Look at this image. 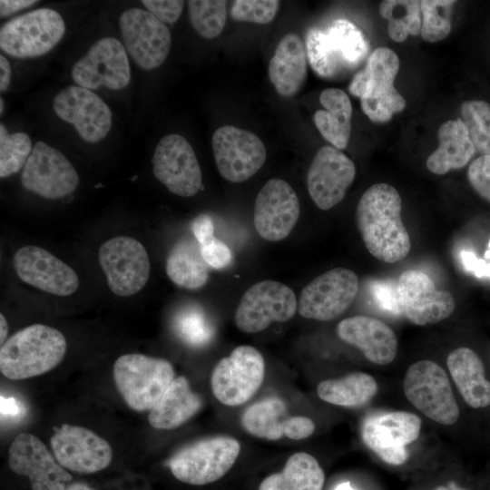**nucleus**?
Listing matches in <instances>:
<instances>
[{
	"label": "nucleus",
	"mask_w": 490,
	"mask_h": 490,
	"mask_svg": "<svg viewBox=\"0 0 490 490\" xmlns=\"http://www.w3.org/2000/svg\"><path fill=\"white\" fill-rule=\"evenodd\" d=\"M401 211L400 194L387 183L368 188L357 205V226L363 242L373 257L386 263L402 260L411 250Z\"/></svg>",
	"instance_id": "f257e3e1"
},
{
	"label": "nucleus",
	"mask_w": 490,
	"mask_h": 490,
	"mask_svg": "<svg viewBox=\"0 0 490 490\" xmlns=\"http://www.w3.org/2000/svg\"><path fill=\"white\" fill-rule=\"evenodd\" d=\"M66 339L58 329L44 324L28 326L1 345L0 371L11 380L43 375L64 358Z\"/></svg>",
	"instance_id": "f03ea898"
},
{
	"label": "nucleus",
	"mask_w": 490,
	"mask_h": 490,
	"mask_svg": "<svg viewBox=\"0 0 490 490\" xmlns=\"http://www.w3.org/2000/svg\"><path fill=\"white\" fill-rule=\"evenodd\" d=\"M399 64V58L393 50L378 47L349 83V93L360 99L362 111L374 122L389 121L407 105L405 98L394 86Z\"/></svg>",
	"instance_id": "7ed1b4c3"
},
{
	"label": "nucleus",
	"mask_w": 490,
	"mask_h": 490,
	"mask_svg": "<svg viewBox=\"0 0 490 490\" xmlns=\"http://www.w3.org/2000/svg\"><path fill=\"white\" fill-rule=\"evenodd\" d=\"M113 373L119 393L135 411H150L176 377L168 360L138 353L119 357Z\"/></svg>",
	"instance_id": "20e7f679"
},
{
	"label": "nucleus",
	"mask_w": 490,
	"mask_h": 490,
	"mask_svg": "<svg viewBox=\"0 0 490 490\" xmlns=\"http://www.w3.org/2000/svg\"><path fill=\"white\" fill-rule=\"evenodd\" d=\"M240 452L239 441L218 436L206 437L178 450L168 466L179 481L204 485L220 479L234 465Z\"/></svg>",
	"instance_id": "39448f33"
},
{
	"label": "nucleus",
	"mask_w": 490,
	"mask_h": 490,
	"mask_svg": "<svg viewBox=\"0 0 490 490\" xmlns=\"http://www.w3.org/2000/svg\"><path fill=\"white\" fill-rule=\"evenodd\" d=\"M403 387L408 401L431 420L449 426L458 419L459 407L447 374L435 361L424 359L412 364Z\"/></svg>",
	"instance_id": "423d86ee"
},
{
	"label": "nucleus",
	"mask_w": 490,
	"mask_h": 490,
	"mask_svg": "<svg viewBox=\"0 0 490 490\" xmlns=\"http://www.w3.org/2000/svg\"><path fill=\"white\" fill-rule=\"evenodd\" d=\"M65 24L55 10L41 8L16 16L0 29V47L15 58H32L51 51L63 38Z\"/></svg>",
	"instance_id": "0eeeda50"
},
{
	"label": "nucleus",
	"mask_w": 490,
	"mask_h": 490,
	"mask_svg": "<svg viewBox=\"0 0 490 490\" xmlns=\"http://www.w3.org/2000/svg\"><path fill=\"white\" fill-rule=\"evenodd\" d=\"M265 375V361L252 346L235 348L214 367L211 386L214 397L223 405L240 406L260 387Z\"/></svg>",
	"instance_id": "6e6552de"
},
{
	"label": "nucleus",
	"mask_w": 490,
	"mask_h": 490,
	"mask_svg": "<svg viewBox=\"0 0 490 490\" xmlns=\"http://www.w3.org/2000/svg\"><path fill=\"white\" fill-rule=\"evenodd\" d=\"M298 309L293 290L276 280H262L250 287L242 295L236 309L234 320L245 333H256L271 322H286Z\"/></svg>",
	"instance_id": "1a4fd4ad"
},
{
	"label": "nucleus",
	"mask_w": 490,
	"mask_h": 490,
	"mask_svg": "<svg viewBox=\"0 0 490 490\" xmlns=\"http://www.w3.org/2000/svg\"><path fill=\"white\" fill-rule=\"evenodd\" d=\"M98 259L110 289L118 296L139 292L149 279L147 250L132 237L117 236L106 240L99 249Z\"/></svg>",
	"instance_id": "9d476101"
},
{
	"label": "nucleus",
	"mask_w": 490,
	"mask_h": 490,
	"mask_svg": "<svg viewBox=\"0 0 490 490\" xmlns=\"http://www.w3.org/2000/svg\"><path fill=\"white\" fill-rule=\"evenodd\" d=\"M358 290L357 274L346 268H335L315 278L300 292V316L329 321L342 315L354 301Z\"/></svg>",
	"instance_id": "9b49d317"
},
{
	"label": "nucleus",
	"mask_w": 490,
	"mask_h": 490,
	"mask_svg": "<svg viewBox=\"0 0 490 490\" xmlns=\"http://www.w3.org/2000/svg\"><path fill=\"white\" fill-rule=\"evenodd\" d=\"M124 47L143 70L162 65L169 55L172 35L167 25L147 10L130 8L119 17Z\"/></svg>",
	"instance_id": "f8f14e48"
},
{
	"label": "nucleus",
	"mask_w": 490,
	"mask_h": 490,
	"mask_svg": "<svg viewBox=\"0 0 490 490\" xmlns=\"http://www.w3.org/2000/svg\"><path fill=\"white\" fill-rule=\"evenodd\" d=\"M211 144L220 174L231 182L251 178L266 161L262 141L255 133L233 125L219 127Z\"/></svg>",
	"instance_id": "ddd939ff"
},
{
	"label": "nucleus",
	"mask_w": 490,
	"mask_h": 490,
	"mask_svg": "<svg viewBox=\"0 0 490 490\" xmlns=\"http://www.w3.org/2000/svg\"><path fill=\"white\" fill-rule=\"evenodd\" d=\"M71 76L76 85L88 90L102 86L121 90L131 80V68L125 47L113 37L95 42L72 67Z\"/></svg>",
	"instance_id": "4468645a"
},
{
	"label": "nucleus",
	"mask_w": 490,
	"mask_h": 490,
	"mask_svg": "<svg viewBox=\"0 0 490 490\" xmlns=\"http://www.w3.org/2000/svg\"><path fill=\"white\" fill-rule=\"evenodd\" d=\"M418 416L392 411L368 416L362 424L364 444L387 464L399 466L407 459L406 446L416 441L421 431Z\"/></svg>",
	"instance_id": "2eb2a0df"
},
{
	"label": "nucleus",
	"mask_w": 490,
	"mask_h": 490,
	"mask_svg": "<svg viewBox=\"0 0 490 490\" xmlns=\"http://www.w3.org/2000/svg\"><path fill=\"white\" fill-rule=\"evenodd\" d=\"M50 444L56 460L69 472L94 474L107 468L113 459L110 444L80 426L63 424L56 427Z\"/></svg>",
	"instance_id": "dca6fc26"
},
{
	"label": "nucleus",
	"mask_w": 490,
	"mask_h": 490,
	"mask_svg": "<svg viewBox=\"0 0 490 490\" xmlns=\"http://www.w3.org/2000/svg\"><path fill=\"white\" fill-rule=\"evenodd\" d=\"M8 466L26 476L31 490H64L73 475L56 460L53 452L35 436L20 433L8 450Z\"/></svg>",
	"instance_id": "f3484780"
},
{
	"label": "nucleus",
	"mask_w": 490,
	"mask_h": 490,
	"mask_svg": "<svg viewBox=\"0 0 490 490\" xmlns=\"http://www.w3.org/2000/svg\"><path fill=\"white\" fill-rule=\"evenodd\" d=\"M152 172L172 193L194 196L201 188V171L195 152L181 135L171 133L157 143L152 157Z\"/></svg>",
	"instance_id": "a211bd4d"
},
{
	"label": "nucleus",
	"mask_w": 490,
	"mask_h": 490,
	"mask_svg": "<svg viewBox=\"0 0 490 490\" xmlns=\"http://www.w3.org/2000/svg\"><path fill=\"white\" fill-rule=\"evenodd\" d=\"M21 183L29 191L54 200L71 194L78 186L79 176L61 152L39 141L24 166Z\"/></svg>",
	"instance_id": "6ab92c4d"
},
{
	"label": "nucleus",
	"mask_w": 490,
	"mask_h": 490,
	"mask_svg": "<svg viewBox=\"0 0 490 490\" xmlns=\"http://www.w3.org/2000/svg\"><path fill=\"white\" fill-rule=\"evenodd\" d=\"M397 294L401 312L418 326L442 321L456 308L452 293L437 289L432 279L417 270H406L399 276Z\"/></svg>",
	"instance_id": "aec40b11"
},
{
	"label": "nucleus",
	"mask_w": 490,
	"mask_h": 490,
	"mask_svg": "<svg viewBox=\"0 0 490 490\" xmlns=\"http://www.w3.org/2000/svg\"><path fill=\"white\" fill-rule=\"evenodd\" d=\"M53 108L64 122L74 125L87 142L103 140L112 126L113 115L109 106L93 91L78 85H69L59 91Z\"/></svg>",
	"instance_id": "412c9836"
},
{
	"label": "nucleus",
	"mask_w": 490,
	"mask_h": 490,
	"mask_svg": "<svg viewBox=\"0 0 490 490\" xmlns=\"http://www.w3.org/2000/svg\"><path fill=\"white\" fill-rule=\"evenodd\" d=\"M299 213V198L292 187L284 180L272 178L256 197L254 227L264 240L279 241L289 235Z\"/></svg>",
	"instance_id": "4be33fe9"
},
{
	"label": "nucleus",
	"mask_w": 490,
	"mask_h": 490,
	"mask_svg": "<svg viewBox=\"0 0 490 490\" xmlns=\"http://www.w3.org/2000/svg\"><path fill=\"white\" fill-rule=\"evenodd\" d=\"M354 162L334 146H324L315 154L307 175L308 191L314 203L328 211L339 203L354 181Z\"/></svg>",
	"instance_id": "5701e85b"
},
{
	"label": "nucleus",
	"mask_w": 490,
	"mask_h": 490,
	"mask_svg": "<svg viewBox=\"0 0 490 490\" xmlns=\"http://www.w3.org/2000/svg\"><path fill=\"white\" fill-rule=\"evenodd\" d=\"M17 276L25 283L57 296L73 294L79 286L76 272L43 248L27 245L14 256Z\"/></svg>",
	"instance_id": "b1692460"
},
{
	"label": "nucleus",
	"mask_w": 490,
	"mask_h": 490,
	"mask_svg": "<svg viewBox=\"0 0 490 490\" xmlns=\"http://www.w3.org/2000/svg\"><path fill=\"white\" fill-rule=\"evenodd\" d=\"M243 428L251 436L278 440L284 436L300 440L315 431L314 422L303 416H289L286 403L279 397L255 402L241 416Z\"/></svg>",
	"instance_id": "393cba45"
},
{
	"label": "nucleus",
	"mask_w": 490,
	"mask_h": 490,
	"mask_svg": "<svg viewBox=\"0 0 490 490\" xmlns=\"http://www.w3.org/2000/svg\"><path fill=\"white\" fill-rule=\"evenodd\" d=\"M337 334L344 342L358 348L374 364L387 365L397 356V336L378 318L365 315L344 318L337 327Z\"/></svg>",
	"instance_id": "a878e982"
},
{
	"label": "nucleus",
	"mask_w": 490,
	"mask_h": 490,
	"mask_svg": "<svg viewBox=\"0 0 490 490\" xmlns=\"http://www.w3.org/2000/svg\"><path fill=\"white\" fill-rule=\"evenodd\" d=\"M307 72V54L300 37L293 33L285 34L269 64L271 83L279 94L290 97L303 86Z\"/></svg>",
	"instance_id": "bb28decb"
},
{
	"label": "nucleus",
	"mask_w": 490,
	"mask_h": 490,
	"mask_svg": "<svg viewBox=\"0 0 490 490\" xmlns=\"http://www.w3.org/2000/svg\"><path fill=\"white\" fill-rule=\"evenodd\" d=\"M450 375L468 406H490V381L485 377L480 357L471 348L461 347L451 351L446 360Z\"/></svg>",
	"instance_id": "cd10ccee"
},
{
	"label": "nucleus",
	"mask_w": 490,
	"mask_h": 490,
	"mask_svg": "<svg viewBox=\"0 0 490 490\" xmlns=\"http://www.w3.org/2000/svg\"><path fill=\"white\" fill-rule=\"evenodd\" d=\"M201 405V397L191 390L188 379L179 376L149 411L148 420L156 429H173L191 418Z\"/></svg>",
	"instance_id": "c85d7f7f"
},
{
	"label": "nucleus",
	"mask_w": 490,
	"mask_h": 490,
	"mask_svg": "<svg viewBox=\"0 0 490 490\" xmlns=\"http://www.w3.org/2000/svg\"><path fill=\"white\" fill-rule=\"evenodd\" d=\"M437 137L439 145L428 156L426 167L436 175L466 166L476 150L461 119L448 120L440 125Z\"/></svg>",
	"instance_id": "c756f323"
},
{
	"label": "nucleus",
	"mask_w": 490,
	"mask_h": 490,
	"mask_svg": "<svg viewBox=\"0 0 490 490\" xmlns=\"http://www.w3.org/2000/svg\"><path fill=\"white\" fill-rule=\"evenodd\" d=\"M319 103L323 109L314 114L316 127L335 148H346L351 134L350 99L341 89L328 88L321 92Z\"/></svg>",
	"instance_id": "7c9ffc66"
},
{
	"label": "nucleus",
	"mask_w": 490,
	"mask_h": 490,
	"mask_svg": "<svg viewBox=\"0 0 490 490\" xmlns=\"http://www.w3.org/2000/svg\"><path fill=\"white\" fill-rule=\"evenodd\" d=\"M324 472L317 459L305 452L293 454L283 470L263 479L259 490H322Z\"/></svg>",
	"instance_id": "2f4dec72"
},
{
	"label": "nucleus",
	"mask_w": 490,
	"mask_h": 490,
	"mask_svg": "<svg viewBox=\"0 0 490 490\" xmlns=\"http://www.w3.org/2000/svg\"><path fill=\"white\" fill-rule=\"evenodd\" d=\"M197 240L181 238L171 249L166 260L169 279L181 288L197 289L208 280L209 273Z\"/></svg>",
	"instance_id": "473e14b6"
},
{
	"label": "nucleus",
	"mask_w": 490,
	"mask_h": 490,
	"mask_svg": "<svg viewBox=\"0 0 490 490\" xmlns=\"http://www.w3.org/2000/svg\"><path fill=\"white\" fill-rule=\"evenodd\" d=\"M375 378L364 372H353L339 378L326 379L318 383L317 394L320 399L344 407L366 405L377 392Z\"/></svg>",
	"instance_id": "72a5a7b5"
},
{
	"label": "nucleus",
	"mask_w": 490,
	"mask_h": 490,
	"mask_svg": "<svg viewBox=\"0 0 490 490\" xmlns=\"http://www.w3.org/2000/svg\"><path fill=\"white\" fill-rule=\"evenodd\" d=\"M325 34L343 70L358 66L368 54V44L363 33L348 20H334Z\"/></svg>",
	"instance_id": "f704fd0d"
},
{
	"label": "nucleus",
	"mask_w": 490,
	"mask_h": 490,
	"mask_svg": "<svg viewBox=\"0 0 490 490\" xmlns=\"http://www.w3.org/2000/svg\"><path fill=\"white\" fill-rule=\"evenodd\" d=\"M379 14L388 21V35L395 42H403L408 34L418 35L421 32L420 1L385 0L379 5Z\"/></svg>",
	"instance_id": "c9c22d12"
},
{
	"label": "nucleus",
	"mask_w": 490,
	"mask_h": 490,
	"mask_svg": "<svg viewBox=\"0 0 490 490\" xmlns=\"http://www.w3.org/2000/svg\"><path fill=\"white\" fill-rule=\"evenodd\" d=\"M187 4L191 24L200 35L211 39L221 33L227 18L226 1L190 0Z\"/></svg>",
	"instance_id": "e433bc0d"
},
{
	"label": "nucleus",
	"mask_w": 490,
	"mask_h": 490,
	"mask_svg": "<svg viewBox=\"0 0 490 490\" xmlns=\"http://www.w3.org/2000/svg\"><path fill=\"white\" fill-rule=\"evenodd\" d=\"M461 115L475 150L482 155H490V103L466 101L461 105Z\"/></svg>",
	"instance_id": "4c0bfd02"
},
{
	"label": "nucleus",
	"mask_w": 490,
	"mask_h": 490,
	"mask_svg": "<svg viewBox=\"0 0 490 490\" xmlns=\"http://www.w3.org/2000/svg\"><path fill=\"white\" fill-rule=\"evenodd\" d=\"M33 151L30 137L25 132L9 133L0 125V177L6 178L18 172Z\"/></svg>",
	"instance_id": "58836bf2"
},
{
	"label": "nucleus",
	"mask_w": 490,
	"mask_h": 490,
	"mask_svg": "<svg viewBox=\"0 0 490 490\" xmlns=\"http://www.w3.org/2000/svg\"><path fill=\"white\" fill-rule=\"evenodd\" d=\"M306 54L313 71L322 78H332L343 69L332 52L324 31L312 28L306 37Z\"/></svg>",
	"instance_id": "ea45409f"
},
{
	"label": "nucleus",
	"mask_w": 490,
	"mask_h": 490,
	"mask_svg": "<svg viewBox=\"0 0 490 490\" xmlns=\"http://www.w3.org/2000/svg\"><path fill=\"white\" fill-rule=\"evenodd\" d=\"M456 4L450 0H422L420 1L422 13V26L420 34L429 43H436L445 39L451 31V19L449 11Z\"/></svg>",
	"instance_id": "a19ab883"
},
{
	"label": "nucleus",
	"mask_w": 490,
	"mask_h": 490,
	"mask_svg": "<svg viewBox=\"0 0 490 490\" xmlns=\"http://www.w3.org/2000/svg\"><path fill=\"white\" fill-rule=\"evenodd\" d=\"M176 332L186 343L200 347L207 344L213 329L207 317L198 308H186L180 311L174 320Z\"/></svg>",
	"instance_id": "79ce46f5"
},
{
	"label": "nucleus",
	"mask_w": 490,
	"mask_h": 490,
	"mask_svg": "<svg viewBox=\"0 0 490 490\" xmlns=\"http://www.w3.org/2000/svg\"><path fill=\"white\" fill-rule=\"evenodd\" d=\"M279 2L277 0H237L230 8V16L238 22L265 24L273 20Z\"/></svg>",
	"instance_id": "37998d69"
},
{
	"label": "nucleus",
	"mask_w": 490,
	"mask_h": 490,
	"mask_svg": "<svg viewBox=\"0 0 490 490\" xmlns=\"http://www.w3.org/2000/svg\"><path fill=\"white\" fill-rule=\"evenodd\" d=\"M467 178L480 197L490 202V155H481L472 162Z\"/></svg>",
	"instance_id": "c03bdc74"
},
{
	"label": "nucleus",
	"mask_w": 490,
	"mask_h": 490,
	"mask_svg": "<svg viewBox=\"0 0 490 490\" xmlns=\"http://www.w3.org/2000/svg\"><path fill=\"white\" fill-rule=\"evenodd\" d=\"M142 4L164 24H173L181 15L185 3L179 0H142Z\"/></svg>",
	"instance_id": "a18cd8bd"
},
{
	"label": "nucleus",
	"mask_w": 490,
	"mask_h": 490,
	"mask_svg": "<svg viewBox=\"0 0 490 490\" xmlns=\"http://www.w3.org/2000/svg\"><path fill=\"white\" fill-rule=\"evenodd\" d=\"M201 251L206 263L217 270L228 267L232 260L230 248L217 238H214L207 245L201 247Z\"/></svg>",
	"instance_id": "49530a36"
},
{
	"label": "nucleus",
	"mask_w": 490,
	"mask_h": 490,
	"mask_svg": "<svg viewBox=\"0 0 490 490\" xmlns=\"http://www.w3.org/2000/svg\"><path fill=\"white\" fill-rule=\"evenodd\" d=\"M191 230L201 247L207 245L215 238L213 222L207 214H200L193 220Z\"/></svg>",
	"instance_id": "de8ad7c7"
},
{
	"label": "nucleus",
	"mask_w": 490,
	"mask_h": 490,
	"mask_svg": "<svg viewBox=\"0 0 490 490\" xmlns=\"http://www.w3.org/2000/svg\"><path fill=\"white\" fill-rule=\"evenodd\" d=\"M37 2L34 0H1L0 15L1 17L8 16L17 11L30 7Z\"/></svg>",
	"instance_id": "09e8293b"
},
{
	"label": "nucleus",
	"mask_w": 490,
	"mask_h": 490,
	"mask_svg": "<svg viewBox=\"0 0 490 490\" xmlns=\"http://www.w3.org/2000/svg\"><path fill=\"white\" fill-rule=\"evenodd\" d=\"M0 91L5 92L11 83L12 70L9 61L3 54L0 55Z\"/></svg>",
	"instance_id": "8fccbe9b"
},
{
	"label": "nucleus",
	"mask_w": 490,
	"mask_h": 490,
	"mask_svg": "<svg viewBox=\"0 0 490 490\" xmlns=\"http://www.w3.org/2000/svg\"><path fill=\"white\" fill-rule=\"evenodd\" d=\"M1 405V411L5 415H16L17 413H19V407H17V403L13 397H2Z\"/></svg>",
	"instance_id": "3c124183"
},
{
	"label": "nucleus",
	"mask_w": 490,
	"mask_h": 490,
	"mask_svg": "<svg viewBox=\"0 0 490 490\" xmlns=\"http://www.w3.org/2000/svg\"><path fill=\"white\" fill-rule=\"evenodd\" d=\"M8 323L5 317L0 314V343L3 345L7 339Z\"/></svg>",
	"instance_id": "603ef678"
},
{
	"label": "nucleus",
	"mask_w": 490,
	"mask_h": 490,
	"mask_svg": "<svg viewBox=\"0 0 490 490\" xmlns=\"http://www.w3.org/2000/svg\"><path fill=\"white\" fill-rule=\"evenodd\" d=\"M64 490H95V489L84 482L72 481L66 485Z\"/></svg>",
	"instance_id": "864d4df0"
},
{
	"label": "nucleus",
	"mask_w": 490,
	"mask_h": 490,
	"mask_svg": "<svg viewBox=\"0 0 490 490\" xmlns=\"http://www.w3.org/2000/svg\"><path fill=\"white\" fill-rule=\"evenodd\" d=\"M435 490H466V489L460 487L454 482H450L446 485H440L436 487Z\"/></svg>",
	"instance_id": "5fc2aeb1"
},
{
	"label": "nucleus",
	"mask_w": 490,
	"mask_h": 490,
	"mask_svg": "<svg viewBox=\"0 0 490 490\" xmlns=\"http://www.w3.org/2000/svg\"><path fill=\"white\" fill-rule=\"evenodd\" d=\"M335 490H355L348 482L339 484Z\"/></svg>",
	"instance_id": "6e6d98bb"
},
{
	"label": "nucleus",
	"mask_w": 490,
	"mask_h": 490,
	"mask_svg": "<svg viewBox=\"0 0 490 490\" xmlns=\"http://www.w3.org/2000/svg\"><path fill=\"white\" fill-rule=\"evenodd\" d=\"M0 102H1V104H0L1 111H0V113H1V114H3V113H4V107H5V106H4V100H3V98H1Z\"/></svg>",
	"instance_id": "4d7b16f0"
}]
</instances>
